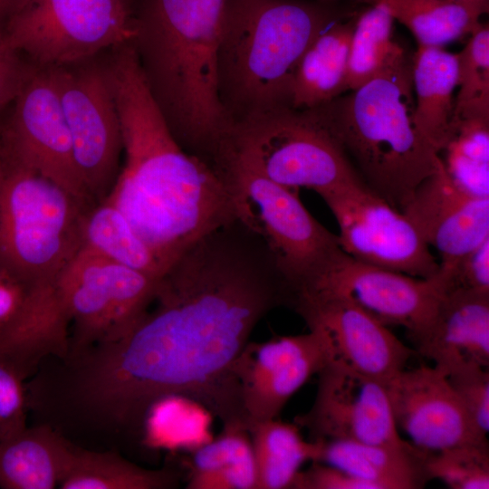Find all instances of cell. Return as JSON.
<instances>
[{
	"mask_svg": "<svg viewBox=\"0 0 489 489\" xmlns=\"http://www.w3.org/2000/svg\"><path fill=\"white\" fill-rule=\"evenodd\" d=\"M129 1L131 2L132 0H129Z\"/></svg>",
	"mask_w": 489,
	"mask_h": 489,
	"instance_id": "b9f144b4",
	"label": "cell"
},
{
	"mask_svg": "<svg viewBox=\"0 0 489 489\" xmlns=\"http://www.w3.org/2000/svg\"><path fill=\"white\" fill-rule=\"evenodd\" d=\"M256 473L249 431L223 427L193 457L188 489H255Z\"/></svg>",
	"mask_w": 489,
	"mask_h": 489,
	"instance_id": "83f0119b",
	"label": "cell"
},
{
	"mask_svg": "<svg viewBox=\"0 0 489 489\" xmlns=\"http://www.w3.org/2000/svg\"><path fill=\"white\" fill-rule=\"evenodd\" d=\"M216 171L236 217L264 241L293 294L343 252L338 235L312 216L298 191L234 162L219 164Z\"/></svg>",
	"mask_w": 489,
	"mask_h": 489,
	"instance_id": "52a82bcc",
	"label": "cell"
},
{
	"mask_svg": "<svg viewBox=\"0 0 489 489\" xmlns=\"http://www.w3.org/2000/svg\"><path fill=\"white\" fill-rule=\"evenodd\" d=\"M414 108L412 61L404 52L366 83L311 109L364 184L399 211L440 162L415 125Z\"/></svg>",
	"mask_w": 489,
	"mask_h": 489,
	"instance_id": "3957f363",
	"label": "cell"
},
{
	"mask_svg": "<svg viewBox=\"0 0 489 489\" xmlns=\"http://www.w3.org/2000/svg\"><path fill=\"white\" fill-rule=\"evenodd\" d=\"M3 120H4V116H3V112H2V113H0V133H1V129H2ZM0 150H1V142H0Z\"/></svg>",
	"mask_w": 489,
	"mask_h": 489,
	"instance_id": "60d3db41",
	"label": "cell"
},
{
	"mask_svg": "<svg viewBox=\"0 0 489 489\" xmlns=\"http://www.w3.org/2000/svg\"><path fill=\"white\" fill-rule=\"evenodd\" d=\"M293 292L264 241L238 218L206 235L158 281L153 308L81 360L82 400L122 425L182 397L248 430L235 368L263 318Z\"/></svg>",
	"mask_w": 489,
	"mask_h": 489,
	"instance_id": "6da1fadb",
	"label": "cell"
},
{
	"mask_svg": "<svg viewBox=\"0 0 489 489\" xmlns=\"http://www.w3.org/2000/svg\"><path fill=\"white\" fill-rule=\"evenodd\" d=\"M333 359L330 339L319 327L263 342L250 340L235 368L248 431L254 424L278 418L288 400Z\"/></svg>",
	"mask_w": 489,
	"mask_h": 489,
	"instance_id": "5bb4252c",
	"label": "cell"
},
{
	"mask_svg": "<svg viewBox=\"0 0 489 489\" xmlns=\"http://www.w3.org/2000/svg\"><path fill=\"white\" fill-rule=\"evenodd\" d=\"M177 484L167 470H150L112 454L93 452L72 446L62 489H167Z\"/></svg>",
	"mask_w": 489,
	"mask_h": 489,
	"instance_id": "4316f807",
	"label": "cell"
},
{
	"mask_svg": "<svg viewBox=\"0 0 489 489\" xmlns=\"http://www.w3.org/2000/svg\"><path fill=\"white\" fill-rule=\"evenodd\" d=\"M321 198L337 221L340 246L351 258L416 277L437 273L439 261L413 222L364 182Z\"/></svg>",
	"mask_w": 489,
	"mask_h": 489,
	"instance_id": "8fae6325",
	"label": "cell"
},
{
	"mask_svg": "<svg viewBox=\"0 0 489 489\" xmlns=\"http://www.w3.org/2000/svg\"><path fill=\"white\" fill-rule=\"evenodd\" d=\"M455 120L489 119V27L481 24L456 53Z\"/></svg>",
	"mask_w": 489,
	"mask_h": 489,
	"instance_id": "4dcf8cb0",
	"label": "cell"
},
{
	"mask_svg": "<svg viewBox=\"0 0 489 489\" xmlns=\"http://www.w3.org/2000/svg\"><path fill=\"white\" fill-rule=\"evenodd\" d=\"M393 15L384 0L355 20L348 56V91L366 83L404 53L392 40Z\"/></svg>",
	"mask_w": 489,
	"mask_h": 489,
	"instance_id": "f1b7e54d",
	"label": "cell"
},
{
	"mask_svg": "<svg viewBox=\"0 0 489 489\" xmlns=\"http://www.w3.org/2000/svg\"><path fill=\"white\" fill-rule=\"evenodd\" d=\"M72 445L45 427H27L0 442V488L59 486Z\"/></svg>",
	"mask_w": 489,
	"mask_h": 489,
	"instance_id": "603a6c76",
	"label": "cell"
},
{
	"mask_svg": "<svg viewBox=\"0 0 489 489\" xmlns=\"http://www.w3.org/2000/svg\"><path fill=\"white\" fill-rule=\"evenodd\" d=\"M23 2L24 0H0V30H5L7 22Z\"/></svg>",
	"mask_w": 489,
	"mask_h": 489,
	"instance_id": "f35d334b",
	"label": "cell"
},
{
	"mask_svg": "<svg viewBox=\"0 0 489 489\" xmlns=\"http://www.w3.org/2000/svg\"><path fill=\"white\" fill-rule=\"evenodd\" d=\"M465 1H470V2H475V3H479V4H484V5H489V0H465Z\"/></svg>",
	"mask_w": 489,
	"mask_h": 489,
	"instance_id": "ab89813d",
	"label": "cell"
},
{
	"mask_svg": "<svg viewBox=\"0 0 489 489\" xmlns=\"http://www.w3.org/2000/svg\"><path fill=\"white\" fill-rule=\"evenodd\" d=\"M394 20L406 26L419 46L442 47L481 24L489 5L465 0H384Z\"/></svg>",
	"mask_w": 489,
	"mask_h": 489,
	"instance_id": "484cf974",
	"label": "cell"
},
{
	"mask_svg": "<svg viewBox=\"0 0 489 489\" xmlns=\"http://www.w3.org/2000/svg\"><path fill=\"white\" fill-rule=\"evenodd\" d=\"M426 473L428 480L438 479L452 489H488V441L428 452Z\"/></svg>",
	"mask_w": 489,
	"mask_h": 489,
	"instance_id": "d6a6232c",
	"label": "cell"
},
{
	"mask_svg": "<svg viewBox=\"0 0 489 489\" xmlns=\"http://www.w3.org/2000/svg\"><path fill=\"white\" fill-rule=\"evenodd\" d=\"M439 155L445 172L457 187L489 197V119L455 120Z\"/></svg>",
	"mask_w": 489,
	"mask_h": 489,
	"instance_id": "f546056e",
	"label": "cell"
},
{
	"mask_svg": "<svg viewBox=\"0 0 489 489\" xmlns=\"http://www.w3.org/2000/svg\"><path fill=\"white\" fill-rule=\"evenodd\" d=\"M316 462L340 469L375 489H419L428 478V451L411 442L374 445L346 440L319 441Z\"/></svg>",
	"mask_w": 489,
	"mask_h": 489,
	"instance_id": "ffe728a7",
	"label": "cell"
},
{
	"mask_svg": "<svg viewBox=\"0 0 489 489\" xmlns=\"http://www.w3.org/2000/svg\"><path fill=\"white\" fill-rule=\"evenodd\" d=\"M291 308L308 328L319 327L326 332L334 360L383 383L417 355L388 326L341 295L302 291L294 295Z\"/></svg>",
	"mask_w": 489,
	"mask_h": 489,
	"instance_id": "2e32d148",
	"label": "cell"
},
{
	"mask_svg": "<svg viewBox=\"0 0 489 489\" xmlns=\"http://www.w3.org/2000/svg\"><path fill=\"white\" fill-rule=\"evenodd\" d=\"M4 155L54 181L94 206L77 170L69 129L50 67L34 64L4 117L0 133Z\"/></svg>",
	"mask_w": 489,
	"mask_h": 489,
	"instance_id": "7c38bea8",
	"label": "cell"
},
{
	"mask_svg": "<svg viewBox=\"0 0 489 489\" xmlns=\"http://www.w3.org/2000/svg\"><path fill=\"white\" fill-rule=\"evenodd\" d=\"M411 341L445 374L466 364L488 368L489 292H445L429 325Z\"/></svg>",
	"mask_w": 489,
	"mask_h": 489,
	"instance_id": "d6986e66",
	"label": "cell"
},
{
	"mask_svg": "<svg viewBox=\"0 0 489 489\" xmlns=\"http://www.w3.org/2000/svg\"><path fill=\"white\" fill-rule=\"evenodd\" d=\"M50 68L80 178L93 203H101L116 182L123 150L120 121L102 53Z\"/></svg>",
	"mask_w": 489,
	"mask_h": 489,
	"instance_id": "30bf717a",
	"label": "cell"
},
{
	"mask_svg": "<svg viewBox=\"0 0 489 489\" xmlns=\"http://www.w3.org/2000/svg\"><path fill=\"white\" fill-rule=\"evenodd\" d=\"M55 304L54 283L30 282L0 265V337L34 323Z\"/></svg>",
	"mask_w": 489,
	"mask_h": 489,
	"instance_id": "1f68e13d",
	"label": "cell"
},
{
	"mask_svg": "<svg viewBox=\"0 0 489 489\" xmlns=\"http://www.w3.org/2000/svg\"><path fill=\"white\" fill-rule=\"evenodd\" d=\"M385 386L397 427L417 447L436 452L488 441L472 424L446 374L436 367L406 368Z\"/></svg>",
	"mask_w": 489,
	"mask_h": 489,
	"instance_id": "e0dca14e",
	"label": "cell"
},
{
	"mask_svg": "<svg viewBox=\"0 0 489 489\" xmlns=\"http://www.w3.org/2000/svg\"><path fill=\"white\" fill-rule=\"evenodd\" d=\"M302 291L346 297L384 325L403 327L410 340L429 325L445 294L436 274L411 276L361 263L344 252L297 292Z\"/></svg>",
	"mask_w": 489,
	"mask_h": 489,
	"instance_id": "9a60e30c",
	"label": "cell"
},
{
	"mask_svg": "<svg viewBox=\"0 0 489 489\" xmlns=\"http://www.w3.org/2000/svg\"><path fill=\"white\" fill-rule=\"evenodd\" d=\"M23 376L0 358V442L26 427V396Z\"/></svg>",
	"mask_w": 489,
	"mask_h": 489,
	"instance_id": "d590c367",
	"label": "cell"
},
{
	"mask_svg": "<svg viewBox=\"0 0 489 489\" xmlns=\"http://www.w3.org/2000/svg\"><path fill=\"white\" fill-rule=\"evenodd\" d=\"M102 54L124 154L106 200L168 269L200 238L235 219V206L215 168L187 152L172 134L131 43Z\"/></svg>",
	"mask_w": 489,
	"mask_h": 489,
	"instance_id": "7a4b0ae2",
	"label": "cell"
},
{
	"mask_svg": "<svg viewBox=\"0 0 489 489\" xmlns=\"http://www.w3.org/2000/svg\"><path fill=\"white\" fill-rule=\"evenodd\" d=\"M446 376L477 432L487 437L489 431L488 368L466 364L453 369Z\"/></svg>",
	"mask_w": 489,
	"mask_h": 489,
	"instance_id": "836d02e7",
	"label": "cell"
},
{
	"mask_svg": "<svg viewBox=\"0 0 489 489\" xmlns=\"http://www.w3.org/2000/svg\"><path fill=\"white\" fill-rule=\"evenodd\" d=\"M456 73V53L418 45L412 59L414 122L438 155L455 128Z\"/></svg>",
	"mask_w": 489,
	"mask_h": 489,
	"instance_id": "44dd1931",
	"label": "cell"
},
{
	"mask_svg": "<svg viewBox=\"0 0 489 489\" xmlns=\"http://www.w3.org/2000/svg\"><path fill=\"white\" fill-rule=\"evenodd\" d=\"M92 206L0 151V265L22 278L53 283L82 244Z\"/></svg>",
	"mask_w": 489,
	"mask_h": 489,
	"instance_id": "5b68a950",
	"label": "cell"
},
{
	"mask_svg": "<svg viewBox=\"0 0 489 489\" xmlns=\"http://www.w3.org/2000/svg\"><path fill=\"white\" fill-rule=\"evenodd\" d=\"M34 66L0 30V113L12 105Z\"/></svg>",
	"mask_w": 489,
	"mask_h": 489,
	"instance_id": "8d00e7d4",
	"label": "cell"
},
{
	"mask_svg": "<svg viewBox=\"0 0 489 489\" xmlns=\"http://www.w3.org/2000/svg\"><path fill=\"white\" fill-rule=\"evenodd\" d=\"M339 10L306 0H227L217 51L218 93L232 122L291 107L297 65Z\"/></svg>",
	"mask_w": 489,
	"mask_h": 489,
	"instance_id": "277c9868",
	"label": "cell"
},
{
	"mask_svg": "<svg viewBox=\"0 0 489 489\" xmlns=\"http://www.w3.org/2000/svg\"><path fill=\"white\" fill-rule=\"evenodd\" d=\"M255 465V489H292L301 466L316 461L320 442L305 440L295 424L276 419L249 428Z\"/></svg>",
	"mask_w": 489,
	"mask_h": 489,
	"instance_id": "cb8c5ba5",
	"label": "cell"
},
{
	"mask_svg": "<svg viewBox=\"0 0 489 489\" xmlns=\"http://www.w3.org/2000/svg\"><path fill=\"white\" fill-rule=\"evenodd\" d=\"M436 276L444 292H489V238L448 264H440Z\"/></svg>",
	"mask_w": 489,
	"mask_h": 489,
	"instance_id": "e575fe53",
	"label": "cell"
},
{
	"mask_svg": "<svg viewBox=\"0 0 489 489\" xmlns=\"http://www.w3.org/2000/svg\"><path fill=\"white\" fill-rule=\"evenodd\" d=\"M159 279L81 247L54 281L73 346L82 350L126 334L149 308Z\"/></svg>",
	"mask_w": 489,
	"mask_h": 489,
	"instance_id": "9c48e42d",
	"label": "cell"
},
{
	"mask_svg": "<svg viewBox=\"0 0 489 489\" xmlns=\"http://www.w3.org/2000/svg\"><path fill=\"white\" fill-rule=\"evenodd\" d=\"M354 24V20L335 21L309 45L294 73L292 108L314 109L348 91V56Z\"/></svg>",
	"mask_w": 489,
	"mask_h": 489,
	"instance_id": "7402d4cb",
	"label": "cell"
},
{
	"mask_svg": "<svg viewBox=\"0 0 489 489\" xmlns=\"http://www.w3.org/2000/svg\"><path fill=\"white\" fill-rule=\"evenodd\" d=\"M82 247L157 279L168 270L122 212L106 199L87 211Z\"/></svg>",
	"mask_w": 489,
	"mask_h": 489,
	"instance_id": "d4e9b609",
	"label": "cell"
},
{
	"mask_svg": "<svg viewBox=\"0 0 489 489\" xmlns=\"http://www.w3.org/2000/svg\"><path fill=\"white\" fill-rule=\"evenodd\" d=\"M318 375L314 401L294 423L312 441L346 440L365 444H402L385 383L338 360Z\"/></svg>",
	"mask_w": 489,
	"mask_h": 489,
	"instance_id": "4fadbf2b",
	"label": "cell"
},
{
	"mask_svg": "<svg viewBox=\"0 0 489 489\" xmlns=\"http://www.w3.org/2000/svg\"><path fill=\"white\" fill-rule=\"evenodd\" d=\"M401 212L436 251L440 264L455 261L489 238V197L457 187L445 172L441 159Z\"/></svg>",
	"mask_w": 489,
	"mask_h": 489,
	"instance_id": "ac0fdd59",
	"label": "cell"
},
{
	"mask_svg": "<svg viewBox=\"0 0 489 489\" xmlns=\"http://www.w3.org/2000/svg\"><path fill=\"white\" fill-rule=\"evenodd\" d=\"M243 166L284 187L319 196L363 182L312 110L280 107L233 123L215 168Z\"/></svg>",
	"mask_w": 489,
	"mask_h": 489,
	"instance_id": "8992f818",
	"label": "cell"
},
{
	"mask_svg": "<svg viewBox=\"0 0 489 489\" xmlns=\"http://www.w3.org/2000/svg\"><path fill=\"white\" fill-rule=\"evenodd\" d=\"M292 489H375L374 485L340 469L313 461L300 470Z\"/></svg>",
	"mask_w": 489,
	"mask_h": 489,
	"instance_id": "74e56055",
	"label": "cell"
},
{
	"mask_svg": "<svg viewBox=\"0 0 489 489\" xmlns=\"http://www.w3.org/2000/svg\"><path fill=\"white\" fill-rule=\"evenodd\" d=\"M130 5L129 0H24L5 31L32 63L68 65L130 42Z\"/></svg>",
	"mask_w": 489,
	"mask_h": 489,
	"instance_id": "ba28073f",
	"label": "cell"
}]
</instances>
